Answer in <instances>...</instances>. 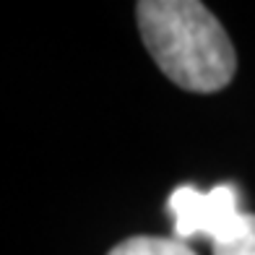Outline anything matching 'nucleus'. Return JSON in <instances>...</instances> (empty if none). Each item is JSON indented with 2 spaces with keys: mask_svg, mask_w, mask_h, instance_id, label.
Instances as JSON below:
<instances>
[{
  "mask_svg": "<svg viewBox=\"0 0 255 255\" xmlns=\"http://www.w3.org/2000/svg\"><path fill=\"white\" fill-rule=\"evenodd\" d=\"M107 255H195V250L177 237H128Z\"/></svg>",
  "mask_w": 255,
  "mask_h": 255,
  "instance_id": "obj_3",
  "label": "nucleus"
},
{
  "mask_svg": "<svg viewBox=\"0 0 255 255\" xmlns=\"http://www.w3.org/2000/svg\"><path fill=\"white\" fill-rule=\"evenodd\" d=\"M135 13L146 50L169 81L195 94H211L232 81L235 47L203 3L141 0Z\"/></svg>",
  "mask_w": 255,
  "mask_h": 255,
  "instance_id": "obj_1",
  "label": "nucleus"
},
{
  "mask_svg": "<svg viewBox=\"0 0 255 255\" xmlns=\"http://www.w3.org/2000/svg\"><path fill=\"white\" fill-rule=\"evenodd\" d=\"M214 255H255V216L245 214L240 232L232 240L214 245Z\"/></svg>",
  "mask_w": 255,
  "mask_h": 255,
  "instance_id": "obj_4",
  "label": "nucleus"
},
{
  "mask_svg": "<svg viewBox=\"0 0 255 255\" xmlns=\"http://www.w3.org/2000/svg\"><path fill=\"white\" fill-rule=\"evenodd\" d=\"M240 193L235 185H216L208 193L182 185L172 190L167 201V211L172 216L177 240L206 237L211 245L232 240L240 232L245 214L240 211Z\"/></svg>",
  "mask_w": 255,
  "mask_h": 255,
  "instance_id": "obj_2",
  "label": "nucleus"
}]
</instances>
